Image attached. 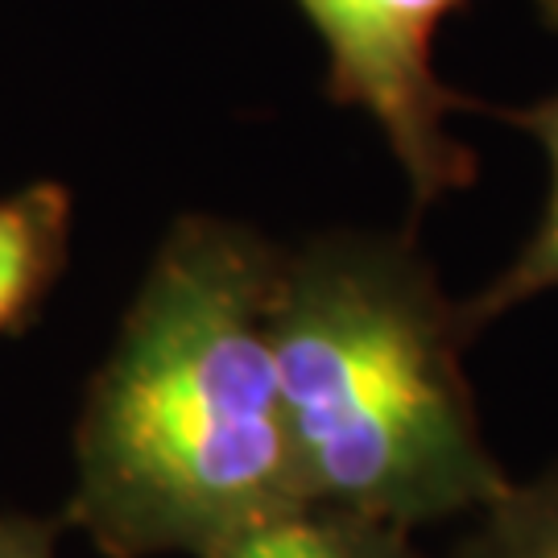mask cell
I'll use <instances>...</instances> for the list:
<instances>
[{
	"instance_id": "cell-1",
	"label": "cell",
	"mask_w": 558,
	"mask_h": 558,
	"mask_svg": "<svg viewBox=\"0 0 558 558\" xmlns=\"http://www.w3.org/2000/svg\"><path fill=\"white\" fill-rule=\"evenodd\" d=\"M278 257L223 216L161 236L75 422L62 521L100 555L203 558L306 505L269 323Z\"/></svg>"
},
{
	"instance_id": "cell-2",
	"label": "cell",
	"mask_w": 558,
	"mask_h": 558,
	"mask_svg": "<svg viewBox=\"0 0 558 558\" xmlns=\"http://www.w3.org/2000/svg\"><path fill=\"white\" fill-rule=\"evenodd\" d=\"M269 323L311 505L414 534L476 518L513 484L463 368L476 327L405 232L281 248Z\"/></svg>"
},
{
	"instance_id": "cell-3",
	"label": "cell",
	"mask_w": 558,
	"mask_h": 558,
	"mask_svg": "<svg viewBox=\"0 0 558 558\" xmlns=\"http://www.w3.org/2000/svg\"><path fill=\"white\" fill-rule=\"evenodd\" d=\"M327 46V96L380 129L414 211L476 182L472 149L451 133L468 100L435 71V34L468 0H299Z\"/></svg>"
},
{
	"instance_id": "cell-4",
	"label": "cell",
	"mask_w": 558,
	"mask_h": 558,
	"mask_svg": "<svg viewBox=\"0 0 558 558\" xmlns=\"http://www.w3.org/2000/svg\"><path fill=\"white\" fill-rule=\"evenodd\" d=\"M75 199L62 182H29L0 195V336L21 331L71 257Z\"/></svg>"
},
{
	"instance_id": "cell-5",
	"label": "cell",
	"mask_w": 558,
	"mask_h": 558,
	"mask_svg": "<svg viewBox=\"0 0 558 558\" xmlns=\"http://www.w3.org/2000/svg\"><path fill=\"white\" fill-rule=\"evenodd\" d=\"M410 538L401 525L306 500L244 525L203 558H426Z\"/></svg>"
},
{
	"instance_id": "cell-6",
	"label": "cell",
	"mask_w": 558,
	"mask_h": 558,
	"mask_svg": "<svg viewBox=\"0 0 558 558\" xmlns=\"http://www.w3.org/2000/svg\"><path fill=\"white\" fill-rule=\"evenodd\" d=\"M497 117L505 124L521 129L525 137L538 141V149L546 154V166H550V191H546V207H542L538 223H534L530 240L521 244L518 257L509 260L476 299L463 302L468 323L476 331L505 319V315H513L525 302L558 290V92L542 96L538 104H525V108H500Z\"/></svg>"
},
{
	"instance_id": "cell-7",
	"label": "cell",
	"mask_w": 558,
	"mask_h": 558,
	"mask_svg": "<svg viewBox=\"0 0 558 558\" xmlns=\"http://www.w3.org/2000/svg\"><path fill=\"white\" fill-rule=\"evenodd\" d=\"M472 521L456 558H558V468L513 480Z\"/></svg>"
},
{
	"instance_id": "cell-8",
	"label": "cell",
	"mask_w": 558,
	"mask_h": 558,
	"mask_svg": "<svg viewBox=\"0 0 558 558\" xmlns=\"http://www.w3.org/2000/svg\"><path fill=\"white\" fill-rule=\"evenodd\" d=\"M62 521L4 518L0 513V558H54V538Z\"/></svg>"
},
{
	"instance_id": "cell-9",
	"label": "cell",
	"mask_w": 558,
	"mask_h": 558,
	"mask_svg": "<svg viewBox=\"0 0 558 558\" xmlns=\"http://www.w3.org/2000/svg\"><path fill=\"white\" fill-rule=\"evenodd\" d=\"M538 4V17L550 25V29H558V0H534Z\"/></svg>"
}]
</instances>
